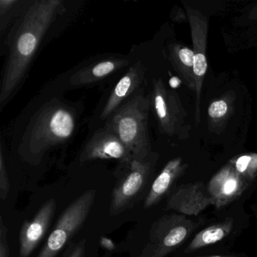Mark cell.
Segmentation results:
<instances>
[{"label":"cell","mask_w":257,"mask_h":257,"mask_svg":"<svg viewBox=\"0 0 257 257\" xmlns=\"http://www.w3.org/2000/svg\"><path fill=\"white\" fill-rule=\"evenodd\" d=\"M64 12L62 1L37 0L28 3L19 15L7 40L8 58L0 90L2 106L23 80L43 37Z\"/></svg>","instance_id":"6da1fadb"},{"label":"cell","mask_w":257,"mask_h":257,"mask_svg":"<svg viewBox=\"0 0 257 257\" xmlns=\"http://www.w3.org/2000/svg\"><path fill=\"white\" fill-rule=\"evenodd\" d=\"M149 106L150 100L140 89L112 113L104 127L119 138L135 159H144L148 154Z\"/></svg>","instance_id":"7a4b0ae2"},{"label":"cell","mask_w":257,"mask_h":257,"mask_svg":"<svg viewBox=\"0 0 257 257\" xmlns=\"http://www.w3.org/2000/svg\"><path fill=\"white\" fill-rule=\"evenodd\" d=\"M76 118L71 108L61 103H50L37 115L28 134V153L38 160L45 152L68 141L74 133Z\"/></svg>","instance_id":"3957f363"},{"label":"cell","mask_w":257,"mask_h":257,"mask_svg":"<svg viewBox=\"0 0 257 257\" xmlns=\"http://www.w3.org/2000/svg\"><path fill=\"white\" fill-rule=\"evenodd\" d=\"M95 197V189H89L67 207L58 219L38 257H56L69 239L86 220Z\"/></svg>","instance_id":"277c9868"},{"label":"cell","mask_w":257,"mask_h":257,"mask_svg":"<svg viewBox=\"0 0 257 257\" xmlns=\"http://www.w3.org/2000/svg\"><path fill=\"white\" fill-rule=\"evenodd\" d=\"M122 166V174L112 191L110 204L112 215L122 212L141 194L150 171V164L146 159H134Z\"/></svg>","instance_id":"5b68a950"},{"label":"cell","mask_w":257,"mask_h":257,"mask_svg":"<svg viewBox=\"0 0 257 257\" xmlns=\"http://www.w3.org/2000/svg\"><path fill=\"white\" fill-rule=\"evenodd\" d=\"M134 159L133 155L119 138L105 128L98 131L91 137L80 155L81 162L113 159L124 165Z\"/></svg>","instance_id":"8992f818"},{"label":"cell","mask_w":257,"mask_h":257,"mask_svg":"<svg viewBox=\"0 0 257 257\" xmlns=\"http://www.w3.org/2000/svg\"><path fill=\"white\" fill-rule=\"evenodd\" d=\"M57 209V201L51 198L40 207L31 220L24 222L19 236V255L29 257L47 232Z\"/></svg>","instance_id":"52a82bcc"},{"label":"cell","mask_w":257,"mask_h":257,"mask_svg":"<svg viewBox=\"0 0 257 257\" xmlns=\"http://www.w3.org/2000/svg\"><path fill=\"white\" fill-rule=\"evenodd\" d=\"M144 78L145 68L142 63L137 62L131 67L109 94L100 115L102 119L109 118L121 104L136 94L141 89Z\"/></svg>","instance_id":"ba28073f"},{"label":"cell","mask_w":257,"mask_h":257,"mask_svg":"<svg viewBox=\"0 0 257 257\" xmlns=\"http://www.w3.org/2000/svg\"><path fill=\"white\" fill-rule=\"evenodd\" d=\"M129 61L124 58L103 60L78 70L70 79L72 86L81 87L92 85L106 79L112 73L128 65Z\"/></svg>","instance_id":"9c48e42d"},{"label":"cell","mask_w":257,"mask_h":257,"mask_svg":"<svg viewBox=\"0 0 257 257\" xmlns=\"http://www.w3.org/2000/svg\"><path fill=\"white\" fill-rule=\"evenodd\" d=\"M175 168L176 164L170 163L153 182L151 190L147 195L145 204H144L146 207L153 205L157 200L168 190L172 181Z\"/></svg>","instance_id":"30bf717a"},{"label":"cell","mask_w":257,"mask_h":257,"mask_svg":"<svg viewBox=\"0 0 257 257\" xmlns=\"http://www.w3.org/2000/svg\"><path fill=\"white\" fill-rule=\"evenodd\" d=\"M23 2L17 0H1L0 1V16H1V33L2 35L8 27L10 20L15 16L17 12H20L24 8L21 5Z\"/></svg>","instance_id":"8fae6325"},{"label":"cell","mask_w":257,"mask_h":257,"mask_svg":"<svg viewBox=\"0 0 257 257\" xmlns=\"http://www.w3.org/2000/svg\"><path fill=\"white\" fill-rule=\"evenodd\" d=\"M186 235V229L183 226H177L172 228L162 237L151 235V238H150L151 240H157V239L159 240V239L162 238L161 241H159L157 244L158 246H159V249L156 250V252L153 254L152 257H156V255H157L158 252L160 249L161 246H164L165 247H172V246L180 243L185 238Z\"/></svg>","instance_id":"7c38bea8"},{"label":"cell","mask_w":257,"mask_h":257,"mask_svg":"<svg viewBox=\"0 0 257 257\" xmlns=\"http://www.w3.org/2000/svg\"><path fill=\"white\" fill-rule=\"evenodd\" d=\"M0 151V198L4 201L10 192V185L2 149Z\"/></svg>","instance_id":"4fadbf2b"},{"label":"cell","mask_w":257,"mask_h":257,"mask_svg":"<svg viewBox=\"0 0 257 257\" xmlns=\"http://www.w3.org/2000/svg\"><path fill=\"white\" fill-rule=\"evenodd\" d=\"M7 228L2 216L0 217V257H10V247L7 239Z\"/></svg>","instance_id":"5bb4252c"},{"label":"cell","mask_w":257,"mask_h":257,"mask_svg":"<svg viewBox=\"0 0 257 257\" xmlns=\"http://www.w3.org/2000/svg\"><path fill=\"white\" fill-rule=\"evenodd\" d=\"M228 106L223 100L214 102L208 109L209 115L212 118H220L226 113Z\"/></svg>","instance_id":"9a60e30c"},{"label":"cell","mask_w":257,"mask_h":257,"mask_svg":"<svg viewBox=\"0 0 257 257\" xmlns=\"http://www.w3.org/2000/svg\"><path fill=\"white\" fill-rule=\"evenodd\" d=\"M223 235L224 231L222 228H216L207 230V231H204V234H202L203 242L207 244L215 243V242L221 240Z\"/></svg>","instance_id":"2e32d148"},{"label":"cell","mask_w":257,"mask_h":257,"mask_svg":"<svg viewBox=\"0 0 257 257\" xmlns=\"http://www.w3.org/2000/svg\"><path fill=\"white\" fill-rule=\"evenodd\" d=\"M194 73L196 76H202L207 71V64L205 56L203 54L195 55V62L193 65Z\"/></svg>","instance_id":"e0dca14e"},{"label":"cell","mask_w":257,"mask_h":257,"mask_svg":"<svg viewBox=\"0 0 257 257\" xmlns=\"http://www.w3.org/2000/svg\"><path fill=\"white\" fill-rule=\"evenodd\" d=\"M178 55L179 58L184 65L187 67H193L195 55L192 50L184 48L179 51Z\"/></svg>","instance_id":"ac0fdd59"},{"label":"cell","mask_w":257,"mask_h":257,"mask_svg":"<svg viewBox=\"0 0 257 257\" xmlns=\"http://www.w3.org/2000/svg\"><path fill=\"white\" fill-rule=\"evenodd\" d=\"M86 240L85 239L79 240L76 245L70 249L67 257H83L85 253Z\"/></svg>","instance_id":"d6986e66"},{"label":"cell","mask_w":257,"mask_h":257,"mask_svg":"<svg viewBox=\"0 0 257 257\" xmlns=\"http://www.w3.org/2000/svg\"><path fill=\"white\" fill-rule=\"evenodd\" d=\"M251 159L249 156H241L239 158L238 160L237 161L236 163V168H237V171L240 172H243L247 168L248 164L250 162Z\"/></svg>","instance_id":"ffe728a7"},{"label":"cell","mask_w":257,"mask_h":257,"mask_svg":"<svg viewBox=\"0 0 257 257\" xmlns=\"http://www.w3.org/2000/svg\"><path fill=\"white\" fill-rule=\"evenodd\" d=\"M236 188H237L236 180L234 179H229L224 185L223 192L225 195H231L235 191Z\"/></svg>","instance_id":"44dd1931"},{"label":"cell","mask_w":257,"mask_h":257,"mask_svg":"<svg viewBox=\"0 0 257 257\" xmlns=\"http://www.w3.org/2000/svg\"><path fill=\"white\" fill-rule=\"evenodd\" d=\"M180 80L177 77H173L171 78V80H170V85H171V88H176L180 85Z\"/></svg>","instance_id":"7402d4cb"},{"label":"cell","mask_w":257,"mask_h":257,"mask_svg":"<svg viewBox=\"0 0 257 257\" xmlns=\"http://www.w3.org/2000/svg\"><path fill=\"white\" fill-rule=\"evenodd\" d=\"M212 257H220V256H212Z\"/></svg>","instance_id":"603a6c76"}]
</instances>
